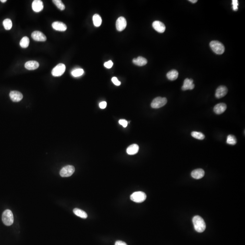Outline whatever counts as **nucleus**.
Returning <instances> with one entry per match:
<instances>
[{"mask_svg":"<svg viewBox=\"0 0 245 245\" xmlns=\"http://www.w3.org/2000/svg\"><path fill=\"white\" fill-rule=\"evenodd\" d=\"M193 222L195 230L197 232H203L206 229V223L200 216H194L193 217Z\"/></svg>","mask_w":245,"mask_h":245,"instance_id":"obj_1","label":"nucleus"},{"mask_svg":"<svg viewBox=\"0 0 245 245\" xmlns=\"http://www.w3.org/2000/svg\"><path fill=\"white\" fill-rule=\"evenodd\" d=\"M210 46L214 52L218 54H222L225 51V47L221 42L213 40L210 43Z\"/></svg>","mask_w":245,"mask_h":245,"instance_id":"obj_2","label":"nucleus"},{"mask_svg":"<svg viewBox=\"0 0 245 245\" xmlns=\"http://www.w3.org/2000/svg\"><path fill=\"white\" fill-rule=\"evenodd\" d=\"M2 220L5 226L11 225L14 222V217L12 211L9 209L4 211L2 215Z\"/></svg>","mask_w":245,"mask_h":245,"instance_id":"obj_3","label":"nucleus"},{"mask_svg":"<svg viewBox=\"0 0 245 245\" xmlns=\"http://www.w3.org/2000/svg\"><path fill=\"white\" fill-rule=\"evenodd\" d=\"M146 197L145 193L141 191L134 192L130 196L131 200L137 203H142L146 200Z\"/></svg>","mask_w":245,"mask_h":245,"instance_id":"obj_4","label":"nucleus"},{"mask_svg":"<svg viewBox=\"0 0 245 245\" xmlns=\"http://www.w3.org/2000/svg\"><path fill=\"white\" fill-rule=\"evenodd\" d=\"M167 99L165 97H158L155 98L151 103V106L154 109H158L163 107L167 103Z\"/></svg>","mask_w":245,"mask_h":245,"instance_id":"obj_5","label":"nucleus"},{"mask_svg":"<svg viewBox=\"0 0 245 245\" xmlns=\"http://www.w3.org/2000/svg\"><path fill=\"white\" fill-rule=\"evenodd\" d=\"M75 171V168L73 166H66L62 168L60 171V175L62 177H68L72 175Z\"/></svg>","mask_w":245,"mask_h":245,"instance_id":"obj_6","label":"nucleus"},{"mask_svg":"<svg viewBox=\"0 0 245 245\" xmlns=\"http://www.w3.org/2000/svg\"><path fill=\"white\" fill-rule=\"evenodd\" d=\"M65 65L64 64H59L53 69L51 72L52 75L56 77L61 76L65 72Z\"/></svg>","mask_w":245,"mask_h":245,"instance_id":"obj_7","label":"nucleus"},{"mask_svg":"<svg viewBox=\"0 0 245 245\" xmlns=\"http://www.w3.org/2000/svg\"><path fill=\"white\" fill-rule=\"evenodd\" d=\"M127 26L126 20L123 16L119 17L117 19L116 23V29L119 32H121L125 29Z\"/></svg>","mask_w":245,"mask_h":245,"instance_id":"obj_8","label":"nucleus"},{"mask_svg":"<svg viewBox=\"0 0 245 245\" xmlns=\"http://www.w3.org/2000/svg\"><path fill=\"white\" fill-rule=\"evenodd\" d=\"M33 39L37 42H45L46 40V37L44 34L40 31H35L32 34Z\"/></svg>","mask_w":245,"mask_h":245,"instance_id":"obj_9","label":"nucleus"},{"mask_svg":"<svg viewBox=\"0 0 245 245\" xmlns=\"http://www.w3.org/2000/svg\"><path fill=\"white\" fill-rule=\"evenodd\" d=\"M228 89L226 86L221 85L218 87L216 91L215 96L217 99H220L225 96L228 93Z\"/></svg>","mask_w":245,"mask_h":245,"instance_id":"obj_10","label":"nucleus"},{"mask_svg":"<svg viewBox=\"0 0 245 245\" xmlns=\"http://www.w3.org/2000/svg\"><path fill=\"white\" fill-rule=\"evenodd\" d=\"M152 27L158 32L163 33L165 31L166 27L164 24L160 21H156L152 23Z\"/></svg>","mask_w":245,"mask_h":245,"instance_id":"obj_11","label":"nucleus"},{"mask_svg":"<svg viewBox=\"0 0 245 245\" xmlns=\"http://www.w3.org/2000/svg\"><path fill=\"white\" fill-rule=\"evenodd\" d=\"M10 97L12 101H20L23 98V95L17 91H12L10 93Z\"/></svg>","mask_w":245,"mask_h":245,"instance_id":"obj_12","label":"nucleus"},{"mask_svg":"<svg viewBox=\"0 0 245 245\" xmlns=\"http://www.w3.org/2000/svg\"><path fill=\"white\" fill-rule=\"evenodd\" d=\"M44 5L43 2L40 0H35L33 1L32 8L34 11L39 12L43 9Z\"/></svg>","mask_w":245,"mask_h":245,"instance_id":"obj_13","label":"nucleus"},{"mask_svg":"<svg viewBox=\"0 0 245 245\" xmlns=\"http://www.w3.org/2000/svg\"><path fill=\"white\" fill-rule=\"evenodd\" d=\"M193 81L192 79H189L187 78L184 80V82H183V85L182 86V89L183 91H187L189 89H194L195 87L194 84L193 83Z\"/></svg>","mask_w":245,"mask_h":245,"instance_id":"obj_14","label":"nucleus"},{"mask_svg":"<svg viewBox=\"0 0 245 245\" xmlns=\"http://www.w3.org/2000/svg\"><path fill=\"white\" fill-rule=\"evenodd\" d=\"M53 28L56 31L64 32L67 29V26L65 24L60 21H55L52 24Z\"/></svg>","mask_w":245,"mask_h":245,"instance_id":"obj_15","label":"nucleus"},{"mask_svg":"<svg viewBox=\"0 0 245 245\" xmlns=\"http://www.w3.org/2000/svg\"><path fill=\"white\" fill-rule=\"evenodd\" d=\"M227 105L224 103H219L217 104L214 107L213 110L216 114H221L224 112L227 109Z\"/></svg>","mask_w":245,"mask_h":245,"instance_id":"obj_16","label":"nucleus"},{"mask_svg":"<svg viewBox=\"0 0 245 245\" xmlns=\"http://www.w3.org/2000/svg\"><path fill=\"white\" fill-rule=\"evenodd\" d=\"M205 172L203 169L198 168L192 171L191 176L193 178L196 179H199L204 176Z\"/></svg>","mask_w":245,"mask_h":245,"instance_id":"obj_17","label":"nucleus"},{"mask_svg":"<svg viewBox=\"0 0 245 245\" xmlns=\"http://www.w3.org/2000/svg\"><path fill=\"white\" fill-rule=\"evenodd\" d=\"M39 66V64L37 61L35 60L27 61L25 64V67L27 70H35Z\"/></svg>","mask_w":245,"mask_h":245,"instance_id":"obj_18","label":"nucleus"},{"mask_svg":"<svg viewBox=\"0 0 245 245\" xmlns=\"http://www.w3.org/2000/svg\"><path fill=\"white\" fill-rule=\"evenodd\" d=\"M133 62L135 65L139 66H143L147 64L148 61L147 59L143 57L139 56L137 58L133 59Z\"/></svg>","mask_w":245,"mask_h":245,"instance_id":"obj_19","label":"nucleus"},{"mask_svg":"<svg viewBox=\"0 0 245 245\" xmlns=\"http://www.w3.org/2000/svg\"><path fill=\"white\" fill-rule=\"evenodd\" d=\"M139 150V147L136 144L130 145L127 149V153L129 155H134L137 154Z\"/></svg>","mask_w":245,"mask_h":245,"instance_id":"obj_20","label":"nucleus"},{"mask_svg":"<svg viewBox=\"0 0 245 245\" xmlns=\"http://www.w3.org/2000/svg\"><path fill=\"white\" fill-rule=\"evenodd\" d=\"M179 76V72L175 70H173L169 71L167 74V77L168 80L173 81L176 80Z\"/></svg>","mask_w":245,"mask_h":245,"instance_id":"obj_21","label":"nucleus"},{"mask_svg":"<svg viewBox=\"0 0 245 245\" xmlns=\"http://www.w3.org/2000/svg\"><path fill=\"white\" fill-rule=\"evenodd\" d=\"M73 212L76 215V216L80 217L82 218L85 219L88 217L86 212L82 210L81 209H79V208H75L73 210Z\"/></svg>","mask_w":245,"mask_h":245,"instance_id":"obj_22","label":"nucleus"},{"mask_svg":"<svg viewBox=\"0 0 245 245\" xmlns=\"http://www.w3.org/2000/svg\"><path fill=\"white\" fill-rule=\"evenodd\" d=\"M93 21L94 25L96 27H99L101 25L102 18L99 15L95 14L93 17Z\"/></svg>","mask_w":245,"mask_h":245,"instance_id":"obj_23","label":"nucleus"},{"mask_svg":"<svg viewBox=\"0 0 245 245\" xmlns=\"http://www.w3.org/2000/svg\"><path fill=\"white\" fill-rule=\"evenodd\" d=\"M30 43V40L28 37L25 36L22 38L20 41V45L22 48H26L28 47Z\"/></svg>","mask_w":245,"mask_h":245,"instance_id":"obj_24","label":"nucleus"},{"mask_svg":"<svg viewBox=\"0 0 245 245\" xmlns=\"http://www.w3.org/2000/svg\"><path fill=\"white\" fill-rule=\"evenodd\" d=\"M191 135L193 137L197 138V140H203L205 138V135L201 132L193 131L191 133Z\"/></svg>","mask_w":245,"mask_h":245,"instance_id":"obj_25","label":"nucleus"},{"mask_svg":"<svg viewBox=\"0 0 245 245\" xmlns=\"http://www.w3.org/2000/svg\"><path fill=\"white\" fill-rule=\"evenodd\" d=\"M4 27L6 30H10L12 26V21L9 19H6L3 22Z\"/></svg>","mask_w":245,"mask_h":245,"instance_id":"obj_26","label":"nucleus"},{"mask_svg":"<svg viewBox=\"0 0 245 245\" xmlns=\"http://www.w3.org/2000/svg\"><path fill=\"white\" fill-rule=\"evenodd\" d=\"M236 139L235 136L233 135H229L227 137V143L230 145H235L236 144Z\"/></svg>","mask_w":245,"mask_h":245,"instance_id":"obj_27","label":"nucleus"},{"mask_svg":"<svg viewBox=\"0 0 245 245\" xmlns=\"http://www.w3.org/2000/svg\"><path fill=\"white\" fill-rule=\"evenodd\" d=\"M84 70L81 68H78V69H75L72 70L71 72V75L74 77H77L79 76H81L84 74Z\"/></svg>","mask_w":245,"mask_h":245,"instance_id":"obj_28","label":"nucleus"},{"mask_svg":"<svg viewBox=\"0 0 245 245\" xmlns=\"http://www.w3.org/2000/svg\"><path fill=\"white\" fill-rule=\"evenodd\" d=\"M52 1L60 10L63 11L65 9V5L61 0H53Z\"/></svg>","mask_w":245,"mask_h":245,"instance_id":"obj_29","label":"nucleus"},{"mask_svg":"<svg viewBox=\"0 0 245 245\" xmlns=\"http://www.w3.org/2000/svg\"><path fill=\"white\" fill-rule=\"evenodd\" d=\"M232 8L234 11H237L238 10V0H233L232 1Z\"/></svg>","mask_w":245,"mask_h":245,"instance_id":"obj_30","label":"nucleus"},{"mask_svg":"<svg viewBox=\"0 0 245 245\" xmlns=\"http://www.w3.org/2000/svg\"><path fill=\"white\" fill-rule=\"evenodd\" d=\"M112 81L115 85H117V86H119L121 85V82L115 77H113L112 78Z\"/></svg>","mask_w":245,"mask_h":245,"instance_id":"obj_31","label":"nucleus"},{"mask_svg":"<svg viewBox=\"0 0 245 245\" xmlns=\"http://www.w3.org/2000/svg\"><path fill=\"white\" fill-rule=\"evenodd\" d=\"M113 65V63L111 60H109L104 64V66L108 69H110Z\"/></svg>","mask_w":245,"mask_h":245,"instance_id":"obj_32","label":"nucleus"},{"mask_svg":"<svg viewBox=\"0 0 245 245\" xmlns=\"http://www.w3.org/2000/svg\"><path fill=\"white\" fill-rule=\"evenodd\" d=\"M119 124L122 125L124 128H126L127 126L128 122L125 119H120L119 120Z\"/></svg>","mask_w":245,"mask_h":245,"instance_id":"obj_33","label":"nucleus"},{"mask_svg":"<svg viewBox=\"0 0 245 245\" xmlns=\"http://www.w3.org/2000/svg\"><path fill=\"white\" fill-rule=\"evenodd\" d=\"M99 105V107L101 109H105L106 107V106H107V103L105 101L102 102L100 103Z\"/></svg>","mask_w":245,"mask_h":245,"instance_id":"obj_34","label":"nucleus"},{"mask_svg":"<svg viewBox=\"0 0 245 245\" xmlns=\"http://www.w3.org/2000/svg\"><path fill=\"white\" fill-rule=\"evenodd\" d=\"M115 245H128L125 242L121 241H117L115 242Z\"/></svg>","mask_w":245,"mask_h":245,"instance_id":"obj_35","label":"nucleus"},{"mask_svg":"<svg viewBox=\"0 0 245 245\" xmlns=\"http://www.w3.org/2000/svg\"><path fill=\"white\" fill-rule=\"evenodd\" d=\"M189 1L190 2H192L193 3H195L197 2V0H189Z\"/></svg>","mask_w":245,"mask_h":245,"instance_id":"obj_36","label":"nucleus"},{"mask_svg":"<svg viewBox=\"0 0 245 245\" xmlns=\"http://www.w3.org/2000/svg\"><path fill=\"white\" fill-rule=\"evenodd\" d=\"M1 2H2V3H4V2H5L7 1V0H1Z\"/></svg>","mask_w":245,"mask_h":245,"instance_id":"obj_37","label":"nucleus"}]
</instances>
